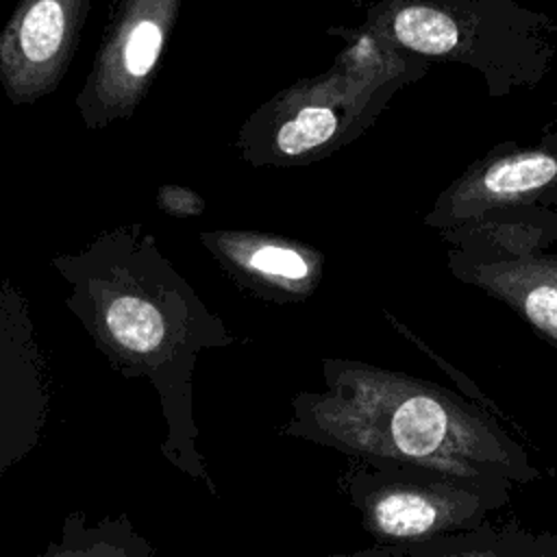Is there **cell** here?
Here are the masks:
<instances>
[{
  "mask_svg": "<svg viewBox=\"0 0 557 557\" xmlns=\"http://www.w3.org/2000/svg\"><path fill=\"white\" fill-rule=\"evenodd\" d=\"M52 265L70 287L67 309L109 366L152 383L168 422L163 455L198 472L187 389L194 352L213 335L202 302L141 224L104 231Z\"/></svg>",
  "mask_w": 557,
  "mask_h": 557,
  "instance_id": "obj_1",
  "label": "cell"
},
{
  "mask_svg": "<svg viewBox=\"0 0 557 557\" xmlns=\"http://www.w3.org/2000/svg\"><path fill=\"white\" fill-rule=\"evenodd\" d=\"M352 61H342L329 74L302 81L259 109L242 128V150L248 161L285 163L337 148L359 133L394 89L392 81L407 74L394 70L396 50L376 41L352 48Z\"/></svg>",
  "mask_w": 557,
  "mask_h": 557,
  "instance_id": "obj_2",
  "label": "cell"
},
{
  "mask_svg": "<svg viewBox=\"0 0 557 557\" xmlns=\"http://www.w3.org/2000/svg\"><path fill=\"white\" fill-rule=\"evenodd\" d=\"M178 9L181 0L122 2L76 96V109L89 131L135 113L174 30Z\"/></svg>",
  "mask_w": 557,
  "mask_h": 557,
  "instance_id": "obj_3",
  "label": "cell"
},
{
  "mask_svg": "<svg viewBox=\"0 0 557 557\" xmlns=\"http://www.w3.org/2000/svg\"><path fill=\"white\" fill-rule=\"evenodd\" d=\"M52 379L24 294L0 283V479L44 437Z\"/></svg>",
  "mask_w": 557,
  "mask_h": 557,
  "instance_id": "obj_4",
  "label": "cell"
},
{
  "mask_svg": "<svg viewBox=\"0 0 557 557\" xmlns=\"http://www.w3.org/2000/svg\"><path fill=\"white\" fill-rule=\"evenodd\" d=\"M91 0H20L0 33V85L13 104L50 96L63 81Z\"/></svg>",
  "mask_w": 557,
  "mask_h": 557,
  "instance_id": "obj_5",
  "label": "cell"
},
{
  "mask_svg": "<svg viewBox=\"0 0 557 557\" xmlns=\"http://www.w3.org/2000/svg\"><path fill=\"white\" fill-rule=\"evenodd\" d=\"M550 187H557V150L492 152L440 196L426 222L433 226L468 224L494 209L527 205Z\"/></svg>",
  "mask_w": 557,
  "mask_h": 557,
  "instance_id": "obj_6",
  "label": "cell"
},
{
  "mask_svg": "<svg viewBox=\"0 0 557 557\" xmlns=\"http://www.w3.org/2000/svg\"><path fill=\"white\" fill-rule=\"evenodd\" d=\"M200 242L235 276L250 285L307 294L322 274V257L292 239L244 231L202 233Z\"/></svg>",
  "mask_w": 557,
  "mask_h": 557,
  "instance_id": "obj_7",
  "label": "cell"
},
{
  "mask_svg": "<svg viewBox=\"0 0 557 557\" xmlns=\"http://www.w3.org/2000/svg\"><path fill=\"white\" fill-rule=\"evenodd\" d=\"M461 268L463 278H476L516 302L533 326L557 339V257L518 252L498 259H466Z\"/></svg>",
  "mask_w": 557,
  "mask_h": 557,
  "instance_id": "obj_8",
  "label": "cell"
},
{
  "mask_svg": "<svg viewBox=\"0 0 557 557\" xmlns=\"http://www.w3.org/2000/svg\"><path fill=\"white\" fill-rule=\"evenodd\" d=\"M35 557H157L154 546L141 535L128 513L89 520L85 509L70 511L61 531Z\"/></svg>",
  "mask_w": 557,
  "mask_h": 557,
  "instance_id": "obj_9",
  "label": "cell"
},
{
  "mask_svg": "<svg viewBox=\"0 0 557 557\" xmlns=\"http://www.w3.org/2000/svg\"><path fill=\"white\" fill-rule=\"evenodd\" d=\"M448 418L444 407L429 396H411L392 416V437L409 457L431 455L446 435Z\"/></svg>",
  "mask_w": 557,
  "mask_h": 557,
  "instance_id": "obj_10",
  "label": "cell"
},
{
  "mask_svg": "<svg viewBox=\"0 0 557 557\" xmlns=\"http://www.w3.org/2000/svg\"><path fill=\"white\" fill-rule=\"evenodd\" d=\"M376 524L383 533L394 537H411L429 531L435 524V507L409 492L387 494L374 507Z\"/></svg>",
  "mask_w": 557,
  "mask_h": 557,
  "instance_id": "obj_11",
  "label": "cell"
},
{
  "mask_svg": "<svg viewBox=\"0 0 557 557\" xmlns=\"http://www.w3.org/2000/svg\"><path fill=\"white\" fill-rule=\"evenodd\" d=\"M157 207L174 218H196L205 211V200L183 185L165 183L157 189Z\"/></svg>",
  "mask_w": 557,
  "mask_h": 557,
  "instance_id": "obj_12",
  "label": "cell"
}]
</instances>
